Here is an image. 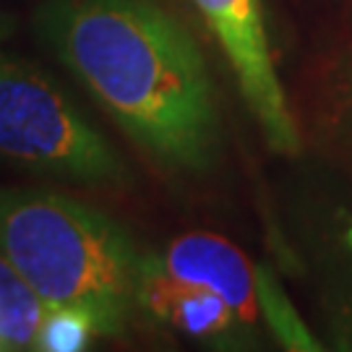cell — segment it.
Here are the masks:
<instances>
[{
  "mask_svg": "<svg viewBox=\"0 0 352 352\" xmlns=\"http://www.w3.org/2000/svg\"><path fill=\"white\" fill-rule=\"evenodd\" d=\"M139 305L193 340H219L243 324L217 292L175 282L154 264L151 256H144Z\"/></svg>",
  "mask_w": 352,
  "mask_h": 352,
  "instance_id": "obj_6",
  "label": "cell"
},
{
  "mask_svg": "<svg viewBox=\"0 0 352 352\" xmlns=\"http://www.w3.org/2000/svg\"><path fill=\"white\" fill-rule=\"evenodd\" d=\"M3 37V32H0ZM0 157L89 186L126 183L97 128L45 74L0 42Z\"/></svg>",
  "mask_w": 352,
  "mask_h": 352,
  "instance_id": "obj_3",
  "label": "cell"
},
{
  "mask_svg": "<svg viewBox=\"0 0 352 352\" xmlns=\"http://www.w3.org/2000/svg\"><path fill=\"white\" fill-rule=\"evenodd\" d=\"M97 334L94 321L81 308L71 305H52L42 327H39L34 350L42 352H78Z\"/></svg>",
  "mask_w": 352,
  "mask_h": 352,
  "instance_id": "obj_8",
  "label": "cell"
},
{
  "mask_svg": "<svg viewBox=\"0 0 352 352\" xmlns=\"http://www.w3.org/2000/svg\"><path fill=\"white\" fill-rule=\"evenodd\" d=\"M42 39L144 151L206 170L219 118L199 45L154 0H50Z\"/></svg>",
  "mask_w": 352,
  "mask_h": 352,
  "instance_id": "obj_1",
  "label": "cell"
},
{
  "mask_svg": "<svg viewBox=\"0 0 352 352\" xmlns=\"http://www.w3.org/2000/svg\"><path fill=\"white\" fill-rule=\"evenodd\" d=\"M0 256L47 305L81 308L97 337L123 334L144 253L100 209L42 188H0Z\"/></svg>",
  "mask_w": 352,
  "mask_h": 352,
  "instance_id": "obj_2",
  "label": "cell"
},
{
  "mask_svg": "<svg viewBox=\"0 0 352 352\" xmlns=\"http://www.w3.org/2000/svg\"><path fill=\"white\" fill-rule=\"evenodd\" d=\"M47 311L37 289L0 256V350H34Z\"/></svg>",
  "mask_w": 352,
  "mask_h": 352,
  "instance_id": "obj_7",
  "label": "cell"
},
{
  "mask_svg": "<svg viewBox=\"0 0 352 352\" xmlns=\"http://www.w3.org/2000/svg\"><path fill=\"white\" fill-rule=\"evenodd\" d=\"M235 71L243 100L279 154H298L300 133L279 81L261 0H193Z\"/></svg>",
  "mask_w": 352,
  "mask_h": 352,
  "instance_id": "obj_4",
  "label": "cell"
},
{
  "mask_svg": "<svg viewBox=\"0 0 352 352\" xmlns=\"http://www.w3.org/2000/svg\"><path fill=\"white\" fill-rule=\"evenodd\" d=\"M261 316L269 321L272 331L287 347H295V350H316L314 337L308 334V329L302 327V321L298 318V314L289 305L287 298H285V292L277 287V282L269 277L266 272H261Z\"/></svg>",
  "mask_w": 352,
  "mask_h": 352,
  "instance_id": "obj_9",
  "label": "cell"
},
{
  "mask_svg": "<svg viewBox=\"0 0 352 352\" xmlns=\"http://www.w3.org/2000/svg\"><path fill=\"white\" fill-rule=\"evenodd\" d=\"M151 258L175 282L217 292L243 324L261 316V269L230 240L212 232H188Z\"/></svg>",
  "mask_w": 352,
  "mask_h": 352,
  "instance_id": "obj_5",
  "label": "cell"
}]
</instances>
